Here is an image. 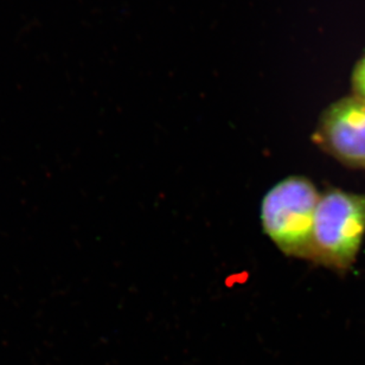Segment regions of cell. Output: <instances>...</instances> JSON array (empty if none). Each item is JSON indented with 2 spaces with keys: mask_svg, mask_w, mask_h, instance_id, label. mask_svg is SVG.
Instances as JSON below:
<instances>
[{
  "mask_svg": "<svg viewBox=\"0 0 365 365\" xmlns=\"http://www.w3.org/2000/svg\"><path fill=\"white\" fill-rule=\"evenodd\" d=\"M351 88L352 95L365 100V53L352 69Z\"/></svg>",
  "mask_w": 365,
  "mask_h": 365,
  "instance_id": "277c9868",
  "label": "cell"
},
{
  "mask_svg": "<svg viewBox=\"0 0 365 365\" xmlns=\"http://www.w3.org/2000/svg\"><path fill=\"white\" fill-rule=\"evenodd\" d=\"M319 198L314 184L304 176L286 177L264 195L261 225L268 239L284 255L311 261Z\"/></svg>",
  "mask_w": 365,
  "mask_h": 365,
  "instance_id": "6da1fadb",
  "label": "cell"
},
{
  "mask_svg": "<svg viewBox=\"0 0 365 365\" xmlns=\"http://www.w3.org/2000/svg\"><path fill=\"white\" fill-rule=\"evenodd\" d=\"M365 236V195L330 189L320 195L311 261L345 273L355 264Z\"/></svg>",
  "mask_w": 365,
  "mask_h": 365,
  "instance_id": "7a4b0ae2",
  "label": "cell"
},
{
  "mask_svg": "<svg viewBox=\"0 0 365 365\" xmlns=\"http://www.w3.org/2000/svg\"><path fill=\"white\" fill-rule=\"evenodd\" d=\"M312 140L343 165L365 170V100L351 94L327 106Z\"/></svg>",
  "mask_w": 365,
  "mask_h": 365,
  "instance_id": "3957f363",
  "label": "cell"
}]
</instances>
